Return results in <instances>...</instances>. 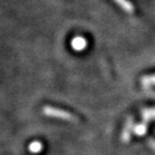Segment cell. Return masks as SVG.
<instances>
[{"label":"cell","instance_id":"6da1fadb","mask_svg":"<svg viewBox=\"0 0 155 155\" xmlns=\"http://www.w3.org/2000/svg\"><path fill=\"white\" fill-rule=\"evenodd\" d=\"M43 113L48 116H53V117H57V119L65 120V121L69 122H78V119L75 117L73 114L69 113L67 111H64V110L57 109V108H54V107H44Z\"/></svg>","mask_w":155,"mask_h":155},{"label":"cell","instance_id":"7a4b0ae2","mask_svg":"<svg viewBox=\"0 0 155 155\" xmlns=\"http://www.w3.org/2000/svg\"><path fill=\"white\" fill-rule=\"evenodd\" d=\"M133 130H134V119L133 117H129V119L126 121L123 133H122L121 138L123 142H128V141L130 140V134Z\"/></svg>","mask_w":155,"mask_h":155},{"label":"cell","instance_id":"3957f363","mask_svg":"<svg viewBox=\"0 0 155 155\" xmlns=\"http://www.w3.org/2000/svg\"><path fill=\"white\" fill-rule=\"evenodd\" d=\"M134 134L137 136H143L147 134V131H148V124H147V122L143 121L142 123L138 124V125L134 126Z\"/></svg>","mask_w":155,"mask_h":155},{"label":"cell","instance_id":"277c9868","mask_svg":"<svg viewBox=\"0 0 155 155\" xmlns=\"http://www.w3.org/2000/svg\"><path fill=\"white\" fill-rule=\"evenodd\" d=\"M71 45L77 51H81V50H83L86 46V41H85V39H83L82 37H77V38H74L72 40Z\"/></svg>","mask_w":155,"mask_h":155},{"label":"cell","instance_id":"5b68a950","mask_svg":"<svg viewBox=\"0 0 155 155\" xmlns=\"http://www.w3.org/2000/svg\"><path fill=\"white\" fill-rule=\"evenodd\" d=\"M114 1H115L121 8H123V10L126 11V12H128V13L134 12V5L129 2L128 0H114Z\"/></svg>","mask_w":155,"mask_h":155},{"label":"cell","instance_id":"8992f818","mask_svg":"<svg viewBox=\"0 0 155 155\" xmlns=\"http://www.w3.org/2000/svg\"><path fill=\"white\" fill-rule=\"evenodd\" d=\"M141 115H142V119L144 122H148L150 120H155V108L142 110Z\"/></svg>","mask_w":155,"mask_h":155},{"label":"cell","instance_id":"52a82bcc","mask_svg":"<svg viewBox=\"0 0 155 155\" xmlns=\"http://www.w3.org/2000/svg\"><path fill=\"white\" fill-rule=\"evenodd\" d=\"M43 149V145L40 141H34L29 144V151L31 153H39Z\"/></svg>","mask_w":155,"mask_h":155},{"label":"cell","instance_id":"ba28073f","mask_svg":"<svg viewBox=\"0 0 155 155\" xmlns=\"http://www.w3.org/2000/svg\"><path fill=\"white\" fill-rule=\"evenodd\" d=\"M141 83L147 87H150V86H152V85H155V75L143 77L142 79H141Z\"/></svg>","mask_w":155,"mask_h":155},{"label":"cell","instance_id":"9c48e42d","mask_svg":"<svg viewBox=\"0 0 155 155\" xmlns=\"http://www.w3.org/2000/svg\"><path fill=\"white\" fill-rule=\"evenodd\" d=\"M148 143H149V145H150L151 148H152V150L155 151V140H154V139H149Z\"/></svg>","mask_w":155,"mask_h":155}]
</instances>
